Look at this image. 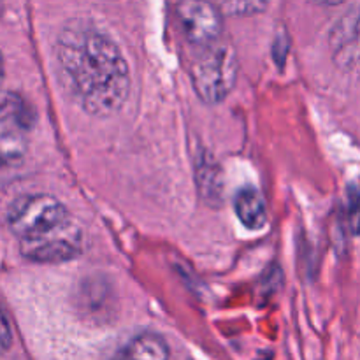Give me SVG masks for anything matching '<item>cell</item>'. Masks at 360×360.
I'll use <instances>...</instances> for the list:
<instances>
[{"instance_id":"6da1fadb","label":"cell","mask_w":360,"mask_h":360,"mask_svg":"<svg viewBox=\"0 0 360 360\" xmlns=\"http://www.w3.org/2000/svg\"><path fill=\"white\" fill-rule=\"evenodd\" d=\"M56 58L70 94L94 116H111L130 94V70L118 44L105 32L84 20L62 28Z\"/></svg>"},{"instance_id":"7a4b0ae2","label":"cell","mask_w":360,"mask_h":360,"mask_svg":"<svg viewBox=\"0 0 360 360\" xmlns=\"http://www.w3.org/2000/svg\"><path fill=\"white\" fill-rule=\"evenodd\" d=\"M197 95L207 104H218L234 88L238 79V56L229 42H213L200 48L190 67Z\"/></svg>"},{"instance_id":"3957f363","label":"cell","mask_w":360,"mask_h":360,"mask_svg":"<svg viewBox=\"0 0 360 360\" xmlns=\"http://www.w3.org/2000/svg\"><path fill=\"white\" fill-rule=\"evenodd\" d=\"M70 213L56 197L46 193L23 195L11 204L7 211L9 231L20 241L46 234L70 220Z\"/></svg>"},{"instance_id":"277c9868","label":"cell","mask_w":360,"mask_h":360,"mask_svg":"<svg viewBox=\"0 0 360 360\" xmlns=\"http://www.w3.org/2000/svg\"><path fill=\"white\" fill-rule=\"evenodd\" d=\"M34 120V111L20 95L0 94V169L23 160Z\"/></svg>"},{"instance_id":"5b68a950","label":"cell","mask_w":360,"mask_h":360,"mask_svg":"<svg viewBox=\"0 0 360 360\" xmlns=\"http://www.w3.org/2000/svg\"><path fill=\"white\" fill-rule=\"evenodd\" d=\"M20 252L30 262L60 264L76 259L83 252V231L74 218L60 227L20 241Z\"/></svg>"},{"instance_id":"8992f818","label":"cell","mask_w":360,"mask_h":360,"mask_svg":"<svg viewBox=\"0 0 360 360\" xmlns=\"http://www.w3.org/2000/svg\"><path fill=\"white\" fill-rule=\"evenodd\" d=\"M178 21L186 35L188 42L206 48L213 42L220 41L221 34V13L218 6L199 0L181 2L176 7Z\"/></svg>"},{"instance_id":"52a82bcc","label":"cell","mask_w":360,"mask_h":360,"mask_svg":"<svg viewBox=\"0 0 360 360\" xmlns=\"http://www.w3.org/2000/svg\"><path fill=\"white\" fill-rule=\"evenodd\" d=\"M115 360H169V345L157 333L137 334L118 352Z\"/></svg>"},{"instance_id":"ba28073f","label":"cell","mask_w":360,"mask_h":360,"mask_svg":"<svg viewBox=\"0 0 360 360\" xmlns=\"http://www.w3.org/2000/svg\"><path fill=\"white\" fill-rule=\"evenodd\" d=\"M236 214L250 231H260L267 221V207L262 193L253 186H245L234 199Z\"/></svg>"},{"instance_id":"9c48e42d","label":"cell","mask_w":360,"mask_h":360,"mask_svg":"<svg viewBox=\"0 0 360 360\" xmlns=\"http://www.w3.org/2000/svg\"><path fill=\"white\" fill-rule=\"evenodd\" d=\"M334 56L341 65H352L357 60V14L352 13L340 21L330 34Z\"/></svg>"},{"instance_id":"30bf717a","label":"cell","mask_w":360,"mask_h":360,"mask_svg":"<svg viewBox=\"0 0 360 360\" xmlns=\"http://www.w3.org/2000/svg\"><path fill=\"white\" fill-rule=\"evenodd\" d=\"M199 171V188L202 192L204 199L210 202L211 199H217L221 202V195H224V181H221V172L213 162L207 157L202 158V165L197 167Z\"/></svg>"},{"instance_id":"8fae6325","label":"cell","mask_w":360,"mask_h":360,"mask_svg":"<svg viewBox=\"0 0 360 360\" xmlns=\"http://www.w3.org/2000/svg\"><path fill=\"white\" fill-rule=\"evenodd\" d=\"M264 2H225L218 6L220 13L231 14V16H253L266 9Z\"/></svg>"},{"instance_id":"7c38bea8","label":"cell","mask_w":360,"mask_h":360,"mask_svg":"<svg viewBox=\"0 0 360 360\" xmlns=\"http://www.w3.org/2000/svg\"><path fill=\"white\" fill-rule=\"evenodd\" d=\"M11 343H13V333H11L9 320L0 308V354H4L11 347Z\"/></svg>"},{"instance_id":"4fadbf2b","label":"cell","mask_w":360,"mask_h":360,"mask_svg":"<svg viewBox=\"0 0 360 360\" xmlns=\"http://www.w3.org/2000/svg\"><path fill=\"white\" fill-rule=\"evenodd\" d=\"M4 79V58H2V53H0V83Z\"/></svg>"},{"instance_id":"5bb4252c","label":"cell","mask_w":360,"mask_h":360,"mask_svg":"<svg viewBox=\"0 0 360 360\" xmlns=\"http://www.w3.org/2000/svg\"><path fill=\"white\" fill-rule=\"evenodd\" d=\"M0 13H2V4H0Z\"/></svg>"}]
</instances>
